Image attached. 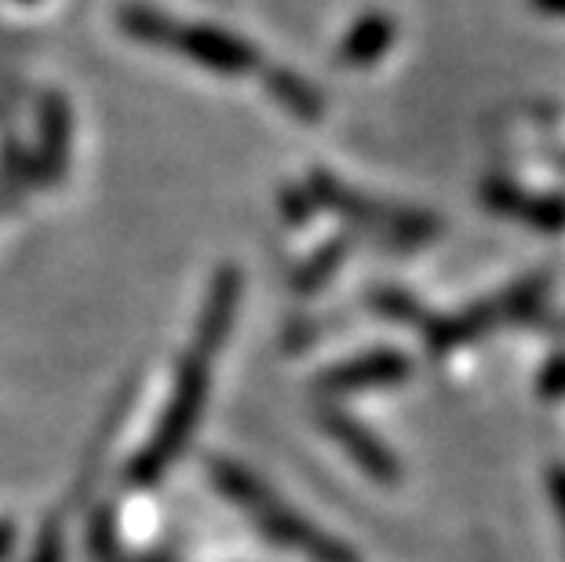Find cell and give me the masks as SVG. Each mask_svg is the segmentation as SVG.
<instances>
[{
  "instance_id": "6da1fadb",
  "label": "cell",
  "mask_w": 565,
  "mask_h": 562,
  "mask_svg": "<svg viewBox=\"0 0 565 562\" xmlns=\"http://www.w3.org/2000/svg\"><path fill=\"white\" fill-rule=\"evenodd\" d=\"M117 22L131 41L168 47V52L183 55L220 77H245L263 66L256 44L242 41L223 26H212V22H179L150 4H125L117 11Z\"/></svg>"
},
{
  "instance_id": "7a4b0ae2",
  "label": "cell",
  "mask_w": 565,
  "mask_h": 562,
  "mask_svg": "<svg viewBox=\"0 0 565 562\" xmlns=\"http://www.w3.org/2000/svg\"><path fill=\"white\" fill-rule=\"evenodd\" d=\"M209 471H212V483L220 486L274 544L292 548V552L307 555L310 562H358L351 548L340 544L329 533H321L315 522H307L299 511L288 508L267 483H259V478L245 471L242 464L215 457V460H209Z\"/></svg>"
},
{
  "instance_id": "3957f363",
  "label": "cell",
  "mask_w": 565,
  "mask_h": 562,
  "mask_svg": "<svg viewBox=\"0 0 565 562\" xmlns=\"http://www.w3.org/2000/svg\"><path fill=\"white\" fill-rule=\"evenodd\" d=\"M209 362L212 358H204L198 351H186V358L179 362L175 388H172V399L164 405V416L158 421V427H153L147 449H142L128 468L131 486H153L179 457H183V449L190 446V435H194L201 424L204 402H209V388H212Z\"/></svg>"
},
{
  "instance_id": "277c9868",
  "label": "cell",
  "mask_w": 565,
  "mask_h": 562,
  "mask_svg": "<svg viewBox=\"0 0 565 562\" xmlns=\"http://www.w3.org/2000/svg\"><path fill=\"white\" fill-rule=\"evenodd\" d=\"M310 198H315V205L335 212L343 223H351L354 231L394 237V242H402V245H424L438 231V220L427 216V212L394 209V205H383V201H372L347 183H340V179L329 172L310 176Z\"/></svg>"
},
{
  "instance_id": "5b68a950",
  "label": "cell",
  "mask_w": 565,
  "mask_h": 562,
  "mask_svg": "<svg viewBox=\"0 0 565 562\" xmlns=\"http://www.w3.org/2000/svg\"><path fill=\"white\" fill-rule=\"evenodd\" d=\"M408 377H413L408 354L394 351V347H372V351H362L340 365L324 369L318 377V391L321 394H362V391L394 388Z\"/></svg>"
},
{
  "instance_id": "8992f818",
  "label": "cell",
  "mask_w": 565,
  "mask_h": 562,
  "mask_svg": "<svg viewBox=\"0 0 565 562\" xmlns=\"http://www.w3.org/2000/svg\"><path fill=\"white\" fill-rule=\"evenodd\" d=\"M237 307H242V271H237L234 263H223L209 285V300L201 307L194 347H190V351H198L204 358H212L220 351L234 329Z\"/></svg>"
},
{
  "instance_id": "52a82bcc",
  "label": "cell",
  "mask_w": 565,
  "mask_h": 562,
  "mask_svg": "<svg viewBox=\"0 0 565 562\" xmlns=\"http://www.w3.org/2000/svg\"><path fill=\"white\" fill-rule=\"evenodd\" d=\"M321 427L340 442V446L347 449V457H351L369 478H376V483H398L402 471H398L394 453L383 446V442L372 435L362 421H354V416H347V413L329 405V410H321Z\"/></svg>"
},
{
  "instance_id": "ba28073f",
  "label": "cell",
  "mask_w": 565,
  "mask_h": 562,
  "mask_svg": "<svg viewBox=\"0 0 565 562\" xmlns=\"http://www.w3.org/2000/svg\"><path fill=\"white\" fill-rule=\"evenodd\" d=\"M70 139H74V114L58 92L44 95L38 117V169L47 183H58L70 169Z\"/></svg>"
},
{
  "instance_id": "9c48e42d",
  "label": "cell",
  "mask_w": 565,
  "mask_h": 562,
  "mask_svg": "<svg viewBox=\"0 0 565 562\" xmlns=\"http://www.w3.org/2000/svg\"><path fill=\"white\" fill-rule=\"evenodd\" d=\"M394 22L383 15V11H369L347 30V38L335 47V63L347 66V70H369L376 66L383 55L391 52L394 44Z\"/></svg>"
},
{
  "instance_id": "30bf717a",
  "label": "cell",
  "mask_w": 565,
  "mask_h": 562,
  "mask_svg": "<svg viewBox=\"0 0 565 562\" xmlns=\"http://www.w3.org/2000/svg\"><path fill=\"white\" fill-rule=\"evenodd\" d=\"M263 85H267L270 92V99L285 106L288 114L299 117V121H307V125H315L321 121V114H324V99H321V92L310 85V81H303L299 74H292V70H267L263 74Z\"/></svg>"
},
{
  "instance_id": "8fae6325",
  "label": "cell",
  "mask_w": 565,
  "mask_h": 562,
  "mask_svg": "<svg viewBox=\"0 0 565 562\" xmlns=\"http://www.w3.org/2000/svg\"><path fill=\"white\" fill-rule=\"evenodd\" d=\"M347 256H351V237H335V242L321 245L315 256H307L303 263H299V271L292 274V289L296 293H315V289H321V285L343 267Z\"/></svg>"
},
{
  "instance_id": "7c38bea8",
  "label": "cell",
  "mask_w": 565,
  "mask_h": 562,
  "mask_svg": "<svg viewBox=\"0 0 565 562\" xmlns=\"http://www.w3.org/2000/svg\"><path fill=\"white\" fill-rule=\"evenodd\" d=\"M369 304L376 307L383 318H394V321H419V318H424L419 304L402 289H376Z\"/></svg>"
},
{
  "instance_id": "4fadbf2b",
  "label": "cell",
  "mask_w": 565,
  "mask_h": 562,
  "mask_svg": "<svg viewBox=\"0 0 565 562\" xmlns=\"http://www.w3.org/2000/svg\"><path fill=\"white\" fill-rule=\"evenodd\" d=\"M281 205L285 209V216L292 220V223H303L310 216V205H315V198H310V190H307V198H299V190H285L281 194Z\"/></svg>"
},
{
  "instance_id": "5bb4252c",
  "label": "cell",
  "mask_w": 565,
  "mask_h": 562,
  "mask_svg": "<svg viewBox=\"0 0 565 562\" xmlns=\"http://www.w3.org/2000/svg\"><path fill=\"white\" fill-rule=\"evenodd\" d=\"M555 497H558V511H562V522H565V471L555 475Z\"/></svg>"
},
{
  "instance_id": "9a60e30c",
  "label": "cell",
  "mask_w": 565,
  "mask_h": 562,
  "mask_svg": "<svg viewBox=\"0 0 565 562\" xmlns=\"http://www.w3.org/2000/svg\"><path fill=\"white\" fill-rule=\"evenodd\" d=\"M536 8H544V11H565V0H536Z\"/></svg>"
},
{
  "instance_id": "2e32d148",
  "label": "cell",
  "mask_w": 565,
  "mask_h": 562,
  "mask_svg": "<svg viewBox=\"0 0 565 562\" xmlns=\"http://www.w3.org/2000/svg\"><path fill=\"white\" fill-rule=\"evenodd\" d=\"M19 4H38V0H19Z\"/></svg>"
}]
</instances>
